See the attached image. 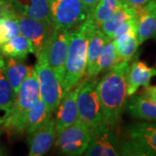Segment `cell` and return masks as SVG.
<instances>
[{
	"label": "cell",
	"instance_id": "6da1fadb",
	"mask_svg": "<svg viewBox=\"0 0 156 156\" xmlns=\"http://www.w3.org/2000/svg\"><path fill=\"white\" fill-rule=\"evenodd\" d=\"M129 61L118 62L98 81L96 90L103 123L112 129L116 128L127 103V73Z\"/></svg>",
	"mask_w": 156,
	"mask_h": 156
},
{
	"label": "cell",
	"instance_id": "7a4b0ae2",
	"mask_svg": "<svg viewBox=\"0 0 156 156\" xmlns=\"http://www.w3.org/2000/svg\"><path fill=\"white\" fill-rule=\"evenodd\" d=\"M90 23V18L87 17L83 23L73 29L70 32L62 81V88L65 93L74 89L86 74Z\"/></svg>",
	"mask_w": 156,
	"mask_h": 156
},
{
	"label": "cell",
	"instance_id": "3957f363",
	"mask_svg": "<svg viewBox=\"0 0 156 156\" xmlns=\"http://www.w3.org/2000/svg\"><path fill=\"white\" fill-rule=\"evenodd\" d=\"M38 98V79L35 68L32 67L20 85L12 109L2 124V128L11 135L23 134L29 111Z\"/></svg>",
	"mask_w": 156,
	"mask_h": 156
},
{
	"label": "cell",
	"instance_id": "277c9868",
	"mask_svg": "<svg viewBox=\"0 0 156 156\" xmlns=\"http://www.w3.org/2000/svg\"><path fill=\"white\" fill-rule=\"evenodd\" d=\"M126 140L121 154L130 156H156V123L134 122L126 128Z\"/></svg>",
	"mask_w": 156,
	"mask_h": 156
},
{
	"label": "cell",
	"instance_id": "5b68a950",
	"mask_svg": "<svg viewBox=\"0 0 156 156\" xmlns=\"http://www.w3.org/2000/svg\"><path fill=\"white\" fill-rule=\"evenodd\" d=\"M98 81L95 77L89 76L81 81L76 98L79 119L91 130L103 123L96 90Z\"/></svg>",
	"mask_w": 156,
	"mask_h": 156
},
{
	"label": "cell",
	"instance_id": "8992f818",
	"mask_svg": "<svg viewBox=\"0 0 156 156\" xmlns=\"http://www.w3.org/2000/svg\"><path fill=\"white\" fill-rule=\"evenodd\" d=\"M37 59V64L34 68L38 79L39 97L44 101L50 111L53 113L56 111L65 92L62 88V84L47 62L45 48L39 54Z\"/></svg>",
	"mask_w": 156,
	"mask_h": 156
},
{
	"label": "cell",
	"instance_id": "52a82bcc",
	"mask_svg": "<svg viewBox=\"0 0 156 156\" xmlns=\"http://www.w3.org/2000/svg\"><path fill=\"white\" fill-rule=\"evenodd\" d=\"M53 28L73 30L87 19L88 12L81 0H50Z\"/></svg>",
	"mask_w": 156,
	"mask_h": 156
},
{
	"label": "cell",
	"instance_id": "ba28073f",
	"mask_svg": "<svg viewBox=\"0 0 156 156\" xmlns=\"http://www.w3.org/2000/svg\"><path fill=\"white\" fill-rule=\"evenodd\" d=\"M92 130L79 121L57 134L56 145L64 155H83L88 148Z\"/></svg>",
	"mask_w": 156,
	"mask_h": 156
},
{
	"label": "cell",
	"instance_id": "9c48e42d",
	"mask_svg": "<svg viewBox=\"0 0 156 156\" xmlns=\"http://www.w3.org/2000/svg\"><path fill=\"white\" fill-rule=\"evenodd\" d=\"M71 30L67 29L53 28L45 46L47 62L62 84L64 76V67Z\"/></svg>",
	"mask_w": 156,
	"mask_h": 156
},
{
	"label": "cell",
	"instance_id": "30bf717a",
	"mask_svg": "<svg viewBox=\"0 0 156 156\" xmlns=\"http://www.w3.org/2000/svg\"><path fill=\"white\" fill-rule=\"evenodd\" d=\"M20 34L30 41L33 47L34 55L37 56L43 51L50 38L53 29L51 23L16 14L15 16Z\"/></svg>",
	"mask_w": 156,
	"mask_h": 156
},
{
	"label": "cell",
	"instance_id": "8fae6325",
	"mask_svg": "<svg viewBox=\"0 0 156 156\" xmlns=\"http://www.w3.org/2000/svg\"><path fill=\"white\" fill-rule=\"evenodd\" d=\"M84 155L116 156L121 154V147L113 129L104 123L92 130V136Z\"/></svg>",
	"mask_w": 156,
	"mask_h": 156
},
{
	"label": "cell",
	"instance_id": "7c38bea8",
	"mask_svg": "<svg viewBox=\"0 0 156 156\" xmlns=\"http://www.w3.org/2000/svg\"><path fill=\"white\" fill-rule=\"evenodd\" d=\"M78 89L79 83L74 89L64 94L59 105L56 108L55 127L57 134L80 121L76 103Z\"/></svg>",
	"mask_w": 156,
	"mask_h": 156
},
{
	"label": "cell",
	"instance_id": "4fadbf2b",
	"mask_svg": "<svg viewBox=\"0 0 156 156\" xmlns=\"http://www.w3.org/2000/svg\"><path fill=\"white\" fill-rule=\"evenodd\" d=\"M56 136L55 119L51 117L44 126L27 137L29 155L41 156L45 154L56 141Z\"/></svg>",
	"mask_w": 156,
	"mask_h": 156
},
{
	"label": "cell",
	"instance_id": "5bb4252c",
	"mask_svg": "<svg viewBox=\"0 0 156 156\" xmlns=\"http://www.w3.org/2000/svg\"><path fill=\"white\" fill-rule=\"evenodd\" d=\"M90 20L91 23L87 48V67L85 75L89 77H95L98 58L108 37L101 31L100 27L92 21L91 18Z\"/></svg>",
	"mask_w": 156,
	"mask_h": 156
},
{
	"label": "cell",
	"instance_id": "9a60e30c",
	"mask_svg": "<svg viewBox=\"0 0 156 156\" xmlns=\"http://www.w3.org/2000/svg\"><path fill=\"white\" fill-rule=\"evenodd\" d=\"M137 10V38L139 44L156 37V0H149Z\"/></svg>",
	"mask_w": 156,
	"mask_h": 156
},
{
	"label": "cell",
	"instance_id": "2e32d148",
	"mask_svg": "<svg viewBox=\"0 0 156 156\" xmlns=\"http://www.w3.org/2000/svg\"><path fill=\"white\" fill-rule=\"evenodd\" d=\"M156 76V68L149 67L144 62L134 61L129 64L127 73V94L133 95L140 86L147 87Z\"/></svg>",
	"mask_w": 156,
	"mask_h": 156
},
{
	"label": "cell",
	"instance_id": "e0dca14e",
	"mask_svg": "<svg viewBox=\"0 0 156 156\" xmlns=\"http://www.w3.org/2000/svg\"><path fill=\"white\" fill-rule=\"evenodd\" d=\"M16 13L51 23L50 0H8Z\"/></svg>",
	"mask_w": 156,
	"mask_h": 156
},
{
	"label": "cell",
	"instance_id": "ac0fdd59",
	"mask_svg": "<svg viewBox=\"0 0 156 156\" xmlns=\"http://www.w3.org/2000/svg\"><path fill=\"white\" fill-rule=\"evenodd\" d=\"M128 114L133 118L146 121H156V104L142 95H134L127 101Z\"/></svg>",
	"mask_w": 156,
	"mask_h": 156
},
{
	"label": "cell",
	"instance_id": "d6986e66",
	"mask_svg": "<svg viewBox=\"0 0 156 156\" xmlns=\"http://www.w3.org/2000/svg\"><path fill=\"white\" fill-rule=\"evenodd\" d=\"M15 98L16 94L6 76L5 56L0 53V116L3 122L11 111Z\"/></svg>",
	"mask_w": 156,
	"mask_h": 156
},
{
	"label": "cell",
	"instance_id": "ffe728a7",
	"mask_svg": "<svg viewBox=\"0 0 156 156\" xmlns=\"http://www.w3.org/2000/svg\"><path fill=\"white\" fill-rule=\"evenodd\" d=\"M52 117V112L45 104V102L39 97L31 109L29 111L25 132L27 137L36 132L37 129L44 126Z\"/></svg>",
	"mask_w": 156,
	"mask_h": 156
},
{
	"label": "cell",
	"instance_id": "44dd1931",
	"mask_svg": "<svg viewBox=\"0 0 156 156\" xmlns=\"http://www.w3.org/2000/svg\"><path fill=\"white\" fill-rule=\"evenodd\" d=\"M0 53L6 57H13L18 60H24L29 53H34L30 41L22 34L0 46Z\"/></svg>",
	"mask_w": 156,
	"mask_h": 156
},
{
	"label": "cell",
	"instance_id": "7402d4cb",
	"mask_svg": "<svg viewBox=\"0 0 156 156\" xmlns=\"http://www.w3.org/2000/svg\"><path fill=\"white\" fill-rule=\"evenodd\" d=\"M5 57L6 76L14 93L17 95L20 85L26 77L29 71L32 69V66H27L23 62L22 60H18L13 57Z\"/></svg>",
	"mask_w": 156,
	"mask_h": 156
},
{
	"label": "cell",
	"instance_id": "603a6c76",
	"mask_svg": "<svg viewBox=\"0 0 156 156\" xmlns=\"http://www.w3.org/2000/svg\"><path fill=\"white\" fill-rule=\"evenodd\" d=\"M117 48L120 62L130 61L139 47L137 38V28H134L114 38Z\"/></svg>",
	"mask_w": 156,
	"mask_h": 156
},
{
	"label": "cell",
	"instance_id": "cb8c5ba5",
	"mask_svg": "<svg viewBox=\"0 0 156 156\" xmlns=\"http://www.w3.org/2000/svg\"><path fill=\"white\" fill-rule=\"evenodd\" d=\"M137 16V10L128 5L126 3L107 21L101 24L100 29L108 38L113 39L114 34L119 26L128 19Z\"/></svg>",
	"mask_w": 156,
	"mask_h": 156
},
{
	"label": "cell",
	"instance_id": "d4e9b609",
	"mask_svg": "<svg viewBox=\"0 0 156 156\" xmlns=\"http://www.w3.org/2000/svg\"><path fill=\"white\" fill-rule=\"evenodd\" d=\"M125 3L119 0H100L88 17L91 18L96 25L100 26L114 15Z\"/></svg>",
	"mask_w": 156,
	"mask_h": 156
},
{
	"label": "cell",
	"instance_id": "484cf974",
	"mask_svg": "<svg viewBox=\"0 0 156 156\" xmlns=\"http://www.w3.org/2000/svg\"><path fill=\"white\" fill-rule=\"evenodd\" d=\"M120 62L117 48L114 39L108 38L101 52L96 68V76L100 73L106 72Z\"/></svg>",
	"mask_w": 156,
	"mask_h": 156
},
{
	"label": "cell",
	"instance_id": "4316f807",
	"mask_svg": "<svg viewBox=\"0 0 156 156\" xmlns=\"http://www.w3.org/2000/svg\"><path fill=\"white\" fill-rule=\"evenodd\" d=\"M15 16L0 17V46L20 34Z\"/></svg>",
	"mask_w": 156,
	"mask_h": 156
},
{
	"label": "cell",
	"instance_id": "83f0119b",
	"mask_svg": "<svg viewBox=\"0 0 156 156\" xmlns=\"http://www.w3.org/2000/svg\"><path fill=\"white\" fill-rule=\"evenodd\" d=\"M16 14V11L13 10L8 0H0V17H10Z\"/></svg>",
	"mask_w": 156,
	"mask_h": 156
},
{
	"label": "cell",
	"instance_id": "f1b7e54d",
	"mask_svg": "<svg viewBox=\"0 0 156 156\" xmlns=\"http://www.w3.org/2000/svg\"><path fill=\"white\" fill-rule=\"evenodd\" d=\"M143 96H145L147 99L151 101L156 104V85L154 86H147L143 90V93L141 94Z\"/></svg>",
	"mask_w": 156,
	"mask_h": 156
},
{
	"label": "cell",
	"instance_id": "f546056e",
	"mask_svg": "<svg viewBox=\"0 0 156 156\" xmlns=\"http://www.w3.org/2000/svg\"><path fill=\"white\" fill-rule=\"evenodd\" d=\"M81 1H82L83 5L85 7L86 11L88 12V16H89L90 12L95 8V6L97 5V3L100 0H81Z\"/></svg>",
	"mask_w": 156,
	"mask_h": 156
},
{
	"label": "cell",
	"instance_id": "4dcf8cb0",
	"mask_svg": "<svg viewBox=\"0 0 156 156\" xmlns=\"http://www.w3.org/2000/svg\"><path fill=\"white\" fill-rule=\"evenodd\" d=\"M148 1L149 0H126V4L131 7H134L135 9H138L146 5Z\"/></svg>",
	"mask_w": 156,
	"mask_h": 156
},
{
	"label": "cell",
	"instance_id": "1f68e13d",
	"mask_svg": "<svg viewBox=\"0 0 156 156\" xmlns=\"http://www.w3.org/2000/svg\"><path fill=\"white\" fill-rule=\"evenodd\" d=\"M119 1H121V2H122V3H126V0H119Z\"/></svg>",
	"mask_w": 156,
	"mask_h": 156
}]
</instances>
